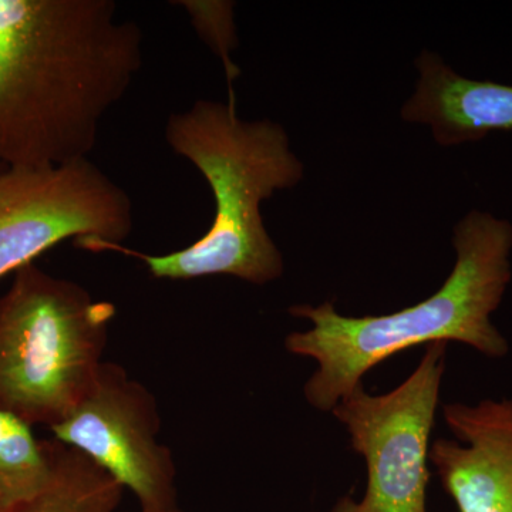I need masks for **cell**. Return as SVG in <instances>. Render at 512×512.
Returning a JSON list of instances; mask_svg holds the SVG:
<instances>
[{
    "label": "cell",
    "mask_w": 512,
    "mask_h": 512,
    "mask_svg": "<svg viewBox=\"0 0 512 512\" xmlns=\"http://www.w3.org/2000/svg\"><path fill=\"white\" fill-rule=\"evenodd\" d=\"M141 46L114 0H0V167L89 158Z\"/></svg>",
    "instance_id": "1"
},
{
    "label": "cell",
    "mask_w": 512,
    "mask_h": 512,
    "mask_svg": "<svg viewBox=\"0 0 512 512\" xmlns=\"http://www.w3.org/2000/svg\"><path fill=\"white\" fill-rule=\"evenodd\" d=\"M453 245L456 265L444 285L403 311L350 318L332 302L289 309L295 318L312 323L306 332L285 339L288 352L318 363L305 384L312 407L332 412L373 367L423 343L460 342L494 359L507 355L510 346L491 315L512 278L511 222L490 212H468L454 227Z\"/></svg>",
    "instance_id": "2"
},
{
    "label": "cell",
    "mask_w": 512,
    "mask_h": 512,
    "mask_svg": "<svg viewBox=\"0 0 512 512\" xmlns=\"http://www.w3.org/2000/svg\"><path fill=\"white\" fill-rule=\"evenodd\" d=\"M165 138L210 185L215 202L210 229L190 247L165 255L143 254L99 238L79 239L74 245L136 258L157 279L229 275L265 285L281 278L284 256L266 231L261 205L303 177V164L292 153L284 127L271 120H241L232 103L198 100L170 116Z\"/></svg>",
    "instance_id": "3"
},
{
    "label": "cell",
    "mask_w": 512,
    "mask_h": 512,
    "mask_svg": "<svg viewBox=\"0 0 512 512\" xmlns=\"http://www.w3.org/2000/svg\"><path fill=\"white\" fill-rule=\"evenodd\" d=\"M116 306L28 264L0 296V407L29 426L62 423L92 389Z\"/></svg>",
    "instance_id": "4"
},
{
    "label": "cell",
    "mask_w": 512,
    "mask_h": 512,
    "mask_svg": "<svg viewBox=\"0 0 512 512\" xmlns=\"http://www.w3.org/2000/svg\"><path fill=\"white\" fill-rule=\"evenodd\" d=\"M446 353V342L430 343L416 370L392 392L373 396L360 383L336 404L332 413L365 458L367 488L362 500L340 498L332 512H427L430 436Z\"/></svg>",
    "instance_id": "5"
},
{
    "label": "cell",
    "mask_w": 512,
    "mask_h": 512,
    "mask_svg": "<svg viewBox=\"0 0 512 512\" xmlns=\"http://www.w3.org/2000/svg\"><path fill=\"white\" fill-rule=\"evenodd\" d=\"M133 227L126 190L89 158L0 170V278L64 239L123 244Z\"/></svg>",
    "instance_id": "6"
},
{
    "label": "cell",
    "mask_w": 512,
    "mask_h": 512,
    "mask_svg": "<svg viewBox=\"0 0 512 512\" xmlns=\"http://www.w3.org/2000/svg\"><path fill=\"white\" fill-rule=\"evenodd\" d=\"M160 430L156 396L111 362L100 366L79 406L50 429L53 439L82 451L128 488L146 512L178 508L177 470L170 448L158 441Z\"/></svg>",
    "instance_id": "7"
},
{
    "label": "cell",
    "mask_w": 512,
    "mask_h": 512,
    "mask_svg": "<svg viewBox=\"0 0 512 512\" xmlns=\"http://www.w3.org/2000/svg\"><path fill=\"white\" fill-rule=\"evenodd\" d=\"M430 461L460 512H512V400L450 403Z\"/></svg>",
    "instance_id": "8"
},
{
    "label": "cell",
    "mask_w": 512,
    "mask_h": 512,
    "mask_svg": "<svg viewBox=\"0 0 512 512\" xmlns=\"http://www.w3.org/2000/svg\"><path fill=\"white\" fill-rule=\"evenodd\" d=\"M416 67L419 82L402 119L429 126L437 144L460 146L512 131V86L467 79L427 50Z\"/></svg>",
    "instance_id": "9"
},
{
    "label": "cell",
    "mask_w": 512,
    "mask_h": 512,
    "mask_svg": "<svg viewBox=\"0 0 512 512\" xmlns=\"http://www.w3.org/2000/svg\"><path fill=\"white\" fill-rule=\"evenodd\" d=\"M123 485L92 458L55 439V460L42 488L0 512H117Z\"/></svg>",
    "instance_id": "10"
},
{
    "label": "cell",
    "mask_w": 512,
    "mask_h": 512,
    "mask_svg": "<svg viewBox=\"0 0 512 512\" xmlns=\"http://www.w3.org/2000/svg\"><path fill=\"white\" fill-rule=\"evenodd\" d=\"M53 460L55 439H36L32 426L0 407V510L42 488Z\"/></svg>",
    "instance_id": "11"
},
{
    "label": "cell",
    "mask_w": 512,
    "mask_h": 512,
    "mask_svg": "<svg viewBox=\"0 0 512 512\" xmlns=\"http://www.w3.org/2000/svg\"><path fill=\"white\" fill-rule=\"evenodd\" d=\"M174 5L181 8L190 16L195 32L202 42L220 57L227 73L229 86V103L235 104L232 82L239 76V69L231 59V52L238 46L234 25V3L221 0H178Z\"/></svg>",
    "instance_id": "12"
},
{
    "label": "cell",
    "mask_w": 512,
    "mask_h": 512,
    "mask_svg": "<svg viewBox=\"0 0 512 512\" xmlns=\"http://www.w3.org/2000/svg\"><path fill=\"white\" fill-rule=\"evenodd\" d=\"M140 512H146V511H141V510H140ZM164 512H183V511H181V508H180V507H178V508H174V510L164 511Z\"/></svg>",
    "instance_id": "13"
},
{
    "label": "cell",
    "mask_w": 512,
    "mask_h": 512,
    "mask_svg": "<svg viewBox=\"0 0 512 512\" xmlns=\"http://www.w3.org/2000/svg\"><path fill=\"white\" fill-rule=\"evenodd\" d=\"M3 167H0V170H2Z\"/></svg>",
    "instance_id": "14"
}]
</instances>
